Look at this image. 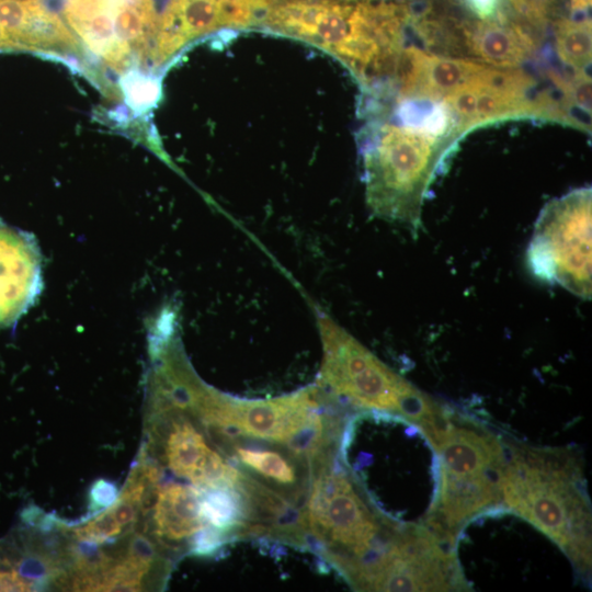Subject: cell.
I'll return each instance as SVG.
<instances>
[{
    "label": "cell",
    "mask_w": 592,
    "mask_h": 592,
    "mask_svg": "<svg viewBox=\"0 0 592 592\" xmlns=\"http://www.w3.org/2000/svg\"><path fill=\"white\" fill-rule=\"evenodd\" d=\"M591 187L572 190L543 207L527 248L534 275L583 299L591 298Z\"/></svg>",
    "instance_id": "cell-10"
},
{
    "label": "cell",
    "mask_w": 592,
    "mask_h": 592,
    "mask_svg": "<svg viewBox=\"0 0 592 592\" xmlns=\"http://www.w3.org/2000/svg\"><path fill=\"white\" fill-rule=\"evenodd\" d=\"M187 407L210 437L246 439L289 448L311 464L338 451L349 415L317 384L271 399H240L207 386L198 376L187 385Z\"/></svg>",
    "instance_id": "cell-2"
},
{
    "label": "cell",
    "mask_w": 592,
    "mask_h": 592,
    "mask_svg": "<svg viewBox=\"0 0 592 592\" xmlns=\"http://www.w3.org/2000/svg\"><path fill=\"white\" fill-rule=\"evenodd\" d=\"M502 505L554 540L578 577L591 572V508L578 454L503 440Z\"/></svg>",
    "instance_id": "cell-3"
},
{
    "label": "cell",
    "mask_w": 592,
    "mask_h": 592,
    "mask_svg": "<svg viewBox=\"0 0 592 592\" xmlns=\"http://www.w3.org/2000/svg\"><path fill=\"white\" fill-rule=\"evenodd\" d=\"M439 458V491L426 526L453 544L469 519L502 505V439L481 422L442 403L421 422Z\"/></svg>",
    "instance_id": "cell-5"
},
{
    "label": "cell",
    "mask_w": 592,
    "mask_h": 592,
    "mask_svg": "<svg viewBox=\"0 0 592 592\" xmlns=\"http://www.w3.org/2000/svg\"><path fill=\"white\" fill-rule=\"evenodd\" d=\"M263 20L329 48L364 81L377 78L398 49L388 0H274Z\"/></svg>",
    "instance_id": "cell-6"
},
{
    "label": "cell",
    "mask_w": 592,
    "mask_h": 592,
    "mask_svg": "<svg viewBox=\"0 0 592 592\" xmlns=\"http://www.w3.org/2000/svg\"><path fill=\"white\" fill-rule=\"evenodd\" d=\"M38 266L30 236L0 224V326L15 321L36 294Z\"/></svg>",
    "instance_id": "cell-12"
},
{
    "label": "cell",
    "mask_w": 592,
    "mask_h": 592,
    "mask_svg": "<svg viewBox=\"0 0 592 592\" xmlns=\"http://www.w3.org/2000/svg\"><path fill=\"white\" fill-rule=\"evenodd\" d=\"M478 20H492L504 12L505 0H459Z\"/></svg>",
    "instance_id": "cell-18"
},
{
    "label": "cell",
    "mask_w": 592,
    "mask_h": 592,
    "mask_svg": "<svg viewBox=\"0 0 592 592\" xmlns=\"http://www.w3.org/2000/svg\"><path fill=\"white\" fill-rule=\"evenodd\" d=\"M226 0H169L159 16L150 59L160 64L187 41L224 25Z\"/></svg>",
    "instance_id": "cell-13"
},
{
    "label": "cell",
    "mask_w": 592,
    "mask_h": 592,
    "mask_svg": "<svg viewBox=\"0 0 592 592\" xmlns=\"http://www.w3.org/2000/svg\"><path fill=\"white\" fill-rule=\"evenodd\" d=\"M118 82L127 106L137 115L153 107L160 99L159 81L136 69L121 76Z\"/></svg>",
    "instance_id": "cell-16"
},
{
    "label": "cell",
    "mask_w": 592,
    "mask_h": 592,
    "mask_svg": "<svg viewBox=\"0 0 592 592\" xmlns=\"http://www.w3.org/2000/svg\"><path fill=\"white\" fill-rule=\"evenodd\" d=\"M561 549L542 531L504 505L469 519L457 532L454 555L468 591L509 579H531L535 561Z\"/></svg>",
    "instance_id": "cell-9"
},
{
    "label": "cell",
    "mask_w": 592,
    "mask_h": 592,
    "mask_svg": "<svg viewBox=\"0 0 592 592\" xmlns=\"http://www.w3.org/2000/svg\"><path fill=\"white\" fill-rule=\"evenodd\" d=\"M523 22L540 27L551 16L556 0H505Z\"/></svg>",
    "instance_id": "cell-17"
},
{
    "label": "cell",
    "mask_w": 592,
    "mask_h": 592,
    "mask_svg": "<svg viewBox=\"0 0 592 592\" xmlns=\"http://www.w3.org/2000/svg\"><path fill=\"white\" fill-rule=\"evenodd\" d=\"M467 53L497 68H516L532 57L536 41L522 23L505 12L492 20H473L467 33Z\"/></svg>",
    "instance_id": "cell-14"
},
{
    "label": "cell",
    "mask_w": 592,
    "mask_h": 592,
    "mask_svg": "<svg viewBox=\"0 0 592 592\" xmlns=\"http://www.w3.org/2000/svg\"><path fill=\"white\" fill-rule=\"evenodd\" d=\"M456 144L406 125L380 126L364 152L366 197L380 218L414 235L429 189Z\"/></svg>",
    "instance_id": "cell-7"
},
{
    "label": "cell",
    "mask_w": 592,
    "mask_h": 592,
    "mask_svg": "<svg viewBox=\"0 0 592 592\" xmlns=\"http://www.w3.org/2000/svg\"><path fill=\"white\" fill-rule=\"evenodd\" d=\"M171 563L172 560L139 532L101 546L75 545L62 588L71 591L160 590Z\"/></svg>",
    "instance_id": "cell-11"
},
{
    "label": "cell",
    "mask_w": 592,
    "mask_h": 592,
    "mask_svg": "<svg viewBox=\"0 0 592 592\" xmlns=\"http://www.w3.org/2000/svg\"><path fill=\"white\" fill-rule=\"evenodd\" d=\"M572 15H585L591 7V0H568Z\"/></svg>",
    "instance_id": "cell-19"
},
{
    "label": "cell",
    "mask_w": 592,
    "mask_h": 592,
    "mask_svg": "<svg viewBox=\"0 0 592 592\" xmlns=\"http://www.w3.org/2000/svg\"><path fill=\"white\" fill-rule=\"evenodd\" d=\"M591 20L588 15L560 16L554 23L557 56L571 70H583L591 65Z\"/></svg>",
    "instance_id": "cell-15"
},
{
    "label": "cell",
    "mask_w": 592,
    "mask_h": 592,
    "mask_svg": "<svg viewBox=\"0 0 592 592\" xmlns=\"http://www.w3.org/2000/svg\"><path fill=\"white\" fill-rule=\"evenodd\" d=\"M339 457L371 504L399 525H426L439 491V458L419 424L400 414H351Z\"/></svg>",
    "instance_id": "cell-1"
},
{
    "label": "cell",
    "mask_w": 592,
    "mask_h": 592,
    "mask_svg": "<svg viewBox=\"0 0 592 592\" xmlns=\"http://www.w3.org/2000/svg\"><path fill=\"white\" fill-rule=\"evenodd\" d=\"M322 363L317 385L355 411L400 414L421 423L440 402L417 389L325 314L318 316Z\"/></svg>",
    "instance_id": "cell-8"
},
{
    "label": "cell",
    "mask_w": 592,
    "mask_h": 592,
    "mask_svg": "<svg viewBox=\"0 0 592 592\" xmlns=\"http://www.w3.org/2000/svg\"><path fill=\"white\" fill-rule=\"evenodd\" d=\"M303 517L307 546L361 591H371L405 526L378 513L342 464L339 452L314 466Z\"/></svg>",
    "instance_id": "cell-4"
}]
</instances>
